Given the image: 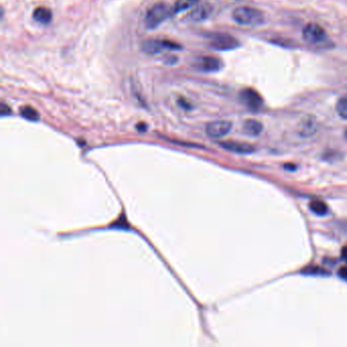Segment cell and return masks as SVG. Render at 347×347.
Instances as JSON below:
<instances>
[{
	"label": "cell",
	"mask_w": 347,
	"mask_h": 347,
	"mask_svg": "<svg viewBox=\"0 0 347 347\" xmlns=\"http://www.w3.org/2000/svg\"><path fill=\"white\" fill-rule=\"evenodd\" d=\"M232 18L238 24L242 26L257 27L265 23L264 13L260 9L251 6L237 7L232 12Z\"/></svg>",
	"instance_id": "6da1fadb"
},
{
	"label": "cell",
	"mask_w": 347,
	"mask_h": 347,
	"mask_svg": "<svg viewBox=\"0 0 347 347\" xmlns=\"http://www.w3.org/2000/svg\"><path fill=\"white\" fill-rule=\"evenodd\" d=\"M302 38L308 44L317 47H330L331 44L324 27L316 23H310L303 27Z\"/></svg>",
	"instance_id": "7a4b0ae2"
},
{
	"label": "cell",
	"mask_w": 347,
	"mask_h": 347,
	"mask_svg": "<svg viewBox=\"0 0 347 347\" xmlns=\"http://www.w3.org/2000/svg\"><path fill=\"white\" fill-rule=\"evenodd\" d=\"M172 15V9L167 5L159 2L153 5L146 13L145 25L147 29H155L161 23Z\"/></svg>",
	"instance_id": "3957f363"
},
{
	"label": "cell",
	"mask_w": 347,
	"mask_h": 347,
	"mask_svg": "<svg viewBox=\"0 0 347 347\" xmlns=\"http://www.w3.org/2000/svg\"><path fill=\"white\" fill-rule=\"evenodd\" d=\"M142 51L148 55H155L164 50H179L182 45L169 40L163 39H148L142 43Z\"/></svg>",
	"instance_id": "277c9868"
},
{
	"label": "cell",
	"mask_w": 347,
	"mask_h": 347,
	"mask_svg": "<svg viewBox=\"0 0 347 347\" xmlns=\"http://www.w3.org/2000/svg\"><path fill=\"white\" fill-rule=\"evenodd\" d=\"M209 45L218 51H228L240 47L239 40L227 34H214L210 36Z\"/></svg>",
	"instance_id": "5b68a950"
},
{
	"label": "cell",
	"mask_w": 347,
	"mask_h": 347,
	"mask_svg": "<svg viewBox=\"0 0 347 347\" xmlns=\"http://www.w3.org/2000/svg\"><path fill=\"white\" fill-rule=\"evenodd\" d=\"M240 99L249 110L254 111V112L259 111L264 105V100L260 93L252 88L243 89L240 94Z\"/></svg>",
	"instance_id": "8992f818"
},
{
	"label": "cell",
	"mask_w": 347,
	"mask_h": 347,
	"mask_svg": "<svg viewBox=\"0 0 347 347\" xmlns=\"http://www.w3.org/2000/svg\"><path fill=\"white\" fill-rule=\"evenodd\" d=\"M232 128V123L228 120H217L208 124L206 128L207 134L211 137H221L226 135Z\"/></svg>",
	"instance_id": "52a82bcc"
},
{
	"label": "cell",
	"mask_w": 347,
	"mask_h": 347,
	"mask_svg": "<svg viewBox=\"0 0 347 347\" xmlns=\"http://www.w3.org/2000/svg\"><path fill=\"white\" fill-rule=\"evenodd\" d=\"M198 68L205 73H215L219 72L223 66L222 61L214 56H204L201 57L197 64Z\"/></svg>",
	"instance_id": "ba28073f"
},
{
	"label": "cell",
	"mask_w": 347,
	"mask_h": 347,
	"mask_svg": "<svg viewBox=\"0 0 347 347\" xmlns=\"http://www.w3.org/2000/svg\"><path fill=\"white\" fill-rule=\"evenodd\" d=\"M220 146L233 153H238V154H252L255 152V147L251 144L241 143V142H222Z\"/></svg>",
	"instance_id": "9c48e42d"
},
{
	"label": "cell",
	"mask_w": 347,
	"mask_h": 347,
	"mask_svg": "<svg viewBox=\"0 0 347 347\" xmlns=\"http://www.w3.org/2000/svg\"><path fill=\"white\" fill-rule=\"evenodd\" d=\"M213 11V8L211 6V4L209 3H203V4H197L193 9L191 10L189 18L192 21L196 22H201L204 20H207L211 16V13Z\"/></svg>",
	"instance_id": "30bf717a"
},
{
	"label": "cell",
	"mask_w": 347,
	"mask_h": 347,
	"mask_svg": "<svg viewBox=\"0 0 347 347\" xmlns=\"http://www.w3.org/2000/svg\"><path fill=\"white\" fill-rule=\"evenodd\" d=\"M33 19L42 25H48L52 21V11L44 6L37 7L33 12Z\"/></svg>",
	"instance_id": "8fae6325"
},
{
	"label": "cell",
	"mask_w": 347,
	"mask_h": 347,
	"mask_svg": "<svg viewBox=\"0 0 347 347\" xmlns=\"http://www.w3.org/2000/svg\"><path fill=\"white\" fill-rule=\"evenodd\" d=\"M263 124L256 119H247L243 123V132L252 136H257L263 132Z\"/></svg>",
	"instance_id": "7c38bea8"
},
{
	"label": "cell",
	"mask_w": 347,
	"mask_h": 347,
	"mask_svg": "<svg viewBox=\"0 0 347 347\" xmlns=\"http://www.w3.org/2000/svg\"><path fill=\"white\" fill-rule=\"evenodd\" d=\"M309 207H310L311 211L318 216H325L328 214V211H329L327 204L324 201L319 200V199L311 200Z\"/></svg>",
	"instance_id": "4fadbf2b"
},
{
	"label": "cell",
	"mask_w": 347,
	"mask_h": 347,
	"mask_svg": "<svg viewBox=\"0 0 347 347\" xmlns=\"http://www.w3.org/2000/svg\"><path fill=\"white\" fill-rule=\"evenodd\" d=\"M316 130H317V124L315 119L312 117L304 118L303 121L300 123L299 133L302 136L312 135L313 133H316Z\"/></svg>",
	"instance_id": "5bb4252c"
},
{
	"label": "cell",
	"mask_w": 347,
	"mask_h": 347,
	"mask_svg": "<svg viewBox=\"0 0 347 347\" xmlns=\"http://www.w3.org/2000/svg\"><path fill=\"white\" fill-rule=\"evenodd\" d=\"M198 3L199 0H176L174 5L171 7L172 15H176V13L195 7Z\"/></svg>",
	"instance_id": "9a60e30c"
},
{
	"label": "cell",
	"mask_w": 347,
	"mask_h": 347,
	"mask_svg": "<svg viewBox=\"0 0 347 347\" xmlns=\"http://www.w3.org/2000/svg\"><path fill=\"white\" fill-rule=\"evenodd\" d=\"M20 113L24 118L30 121H38L40 118L38 111L31 106H23L20 110Z\"/></svg>",
	"instance_id": "2e32d148"
},
{
	"label": "cell",
	"mask_w": 347,
	"mask_h": 347,
	"mask_svg": "<svg viewBox=\"0 0 347 347\" xmlns=\"http://www.w3.org/2000/svg\"><path fill=\"white\" fill-rule=\"evenodd\" d=\"M336 111L341 118L347 119V95L342 96L338 100L336 104Z\"/></svg>",
	"instance_id": "e0dca14e"
},
{
	"label": "cell",
	"mask_w": 347,
	"mask_h": 347,
	"mask_svg": "<svg viewBox=\"0 0 347 347\" xmlns=\"http://www.w3.org/2000/svg\"><path fill=\"white\" fill-rule=\"evenodd\" d=\"M0 113H1L2 116H6L8 114L11 113V110L9 108V106H7L5 103L1 104V110H0Z\"/></svg>",
	"instance_id": "ac0fdd59"
},
{
	"label": "cell",
	"mask_w": 347,
	"mask_h": 347,
	"mask_svg": "<svg viewBox=\"0 0 347 347\" xmlns=\"http://www.w3.org/2000/svg\"><path fill=\"white\" fill-rule=\"evenodd\" d=\"M339 276L341 277V278L343 279V280H345V281H347V266H345V267H341L340 269H339Z\"/></svg>",
	"instance_id": "d6986e66"
},
{
	"label": "cell",
	"mask_w": 347,
	"mask_h": 347,
	"mask_svg": "<svg viewBox=\"0 0 347 347\" xmlns=\"http://www.w3.org/2000/svg\"><path fill=\"white\" fill-rule=\"evenodd\" d=\"M341 257H342V259L347 263V245H345V246L342 247Z\"/></svg>",
	"instance_id": "ffe728a7"
},
{
	"label": "cell",
	"mask_w": 347,
	"mask_h": 347,
	"mask_svg": "<svg viewBox=\"0 0 347 347\" xmlns=\"http://www.w3.org/2000/svg\"><path fill=\"white\" fill-rule=\"evenodd\" d=\"M345 137H346V138H347V130H346V131H345Z\"/></svg>",
	"instance_id": "44dd1931"
}]
</instances>
